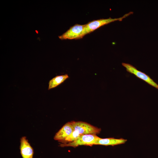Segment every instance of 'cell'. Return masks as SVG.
<instances>
[{"label": "cell", "instance_id": "1", "mask_svg": "<svg viewBox=\"0 0 158 158\" xmlns=\"http://www.w3.org/2000/svg\"><path fill=\"white\" fill-rule=\"evenodd\" d=\"M133 13V12H130L119 18H112L110 17L108 18L101 19L90 22L85 24L82 34V38L85 35L90 33L102 26L115 21H121L124 18Z\"/></svg>", "mask_w": 158, "mask_h": 158}, {"label": "cell", "instance_id": "2", "mask_svg": "<svg viewBox=\"0 0 158 158\" xmlns=\"http://www.w3.org/2000/svg\"><path fill=\"white\" fill-rule=\"evenodd\" d=\"M99 137L95 134H81L74 141L66 144H61V147H76L79 145L91 146L95 144Z\"/></svg>", "mask_w": 158, "mask_h": 158}, {"label": "cell", "instance_id": "3", "mask_svg": "<svg viewBox=\"0 0 158 158\" xmlns=\"http://www.w3.org/2000/svg\"><path fill=\"white\" fill-rule=\"evenodd\" d=\"M71 123L75 130L80 134H98L101 129L85 122L71 121Z\"/></svg>", "mask_w": 158, "mask_h": 158}, {"label": "cell", "instance_id": "4", "mask_svg": "<svg viewBox=\"0 0 158 158\" xmlns=\"http://www.w3.org/2000/svg\"><path fill=\"white\" fill-rule=\"evenodd\" d=\"M122 64L126 68L128 72L134 74L138 78L144 80L149 85L158 89V84L148 75L139 71L135 67L129 63H123Z\"/></svg>", "mask_w": 158, "mask_h": 158}, {"label": "cell", "instance_id": "5", "mask_svg": "<svg viewBox=\"0 0 158 158\" xmlns=\"http://www.w3.org/2000/svg\"><path fill=\"white\" fill-rule=\"evenodd\" d=\"M85 24H76L71 27L66 32L59 36L61 40L78 39L82 38V34Z\"/></svg>", "mask_w": 158, "mask_h": 158}, {"label": "cell", "instance_id": "6", "mask_svg": "<svg viewBox=\"0 0 158 158\" xmlns=\"http://www.w3.org/2000/svg\"><path fill=\"white\" fill-rule=\"evenodd\" d=\"M74 131L71 122H68L64 125L56 134L54 138V140L61 142Z\"/></svg>", "mask_w": 158, "mask_h": 158}, {"label": "cell", "instance_id": "7", "mask_svg": "<svg viewBox=\"0 0 158 158\" xmlns=\"http://www.w3.org/2000/svg\"><path fill=\"white\" fill-rule=\"evenodd\" d=\"M20 153L23 158H32L33 150L25 136L20 138Z\"/></svg>", "mask_w": 158, "mask_h": 158}, {"label": "cell", "instance_id": "8", "mask_svg": "<svg viewBox=\"0 0 158 158\" xmlns=\"http://www.w3.org/2000/svg\"><path fill=\"white\" fill-rule=\"evenodd\" d=\"M127 140L123 138L116 139L113 138H99L97 141L95 145H101L105 146H114L118 145L124 144Z\"/></svg>", "mask_w": 158, "mask_h": 158}, {"label": "cell", "instance_id": "9", "mask_svg": "<svg viewBox=\"0 0 158 158\" xmlns=\"http://www.w3.org/2000/svg\"><path fill=\"white\" fill-rule=\"evenodd\" d=\"M67 74L57 75L50 80L49 82L48 90L57 86L68 78Z\"/></svg>", "mask_w": 158, "mask_h": 158}, {"label": "cell", "instance_id": "10", "mask_svg": "<svg viewBox=\"0 0 158 158\" xmlns=\"http://www.w3.org/2000/svg\"><path fill=\"white\" fill-rule=\"evenodd\" d=\"M81 134H79L77 131L74 130L69 135L62 141L61 142L62 144H66L73 142Z\"/></svg>", "mask_w": 158, "mask_h": 158}]
</instances>
